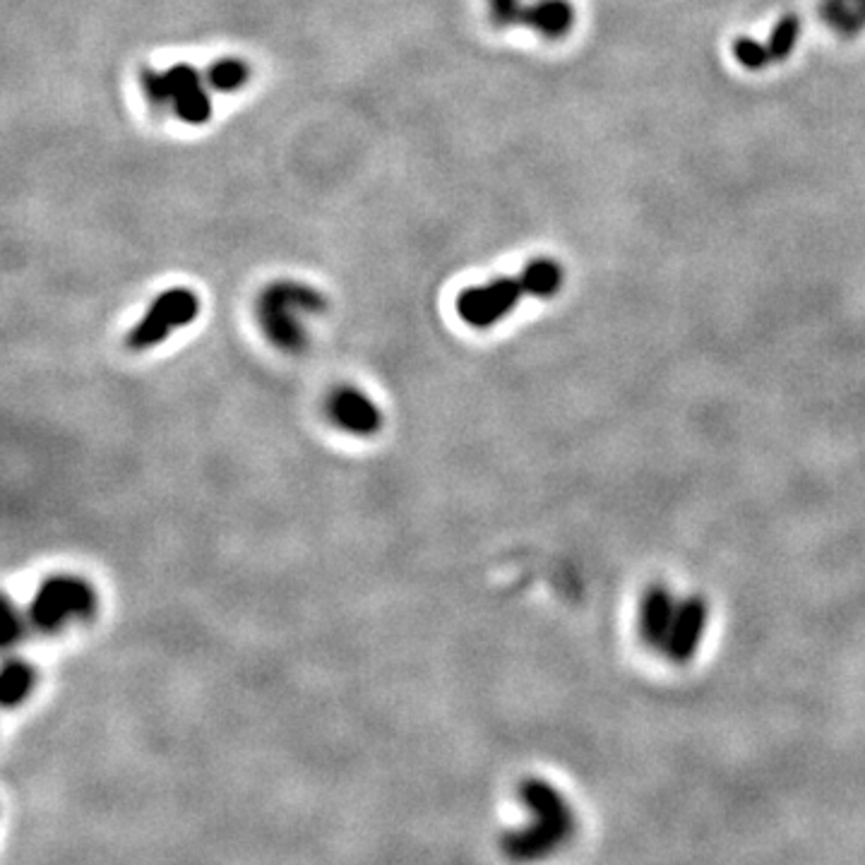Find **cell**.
<instances>
[{
	"label": "cell",
	"instance_id": "6da1fadb",
	"mask_svg": "<svg viewBox=\"0 0 865 865\" xmlns=\"http://www.w3.org/2000/svg\"><path fill=\"white\" fill-rule=\"evenodd\" d=\"M565 270L553 258H536L514 277H498L486 284L465 289L457 296V315L477 330L493 327L506 320L524 299H551L563 289Z\"/></svg>",
	"mask_w": 865,
	"mask_h": 865
},
{
	"label": "cell",
	"instance_id": "7a4b0ae2",
	"mask_svg": "<svg viewBox=\"0 0 865 865\" xmlns=\"http://www.w3.org/2000/svg\"><path fill=\"white\" fill-rule=\"evenodd\" d=\"M327 299L311 284L296 279H279L262 289L256 303L260 330L274 348L284 354H301L309 344L305 317L325 313Z\"/></svg>",
	"mask_w": 865,
	"mask_h": 865
},
{
	"label": "cell",
	"instance_id": "3957f363",
	"mask_svg": "<svg viewBox=\"0 0 865 865\" xmlns=\"http://www.w3.org/2000/svg\"><path fill=\"white\" fill-rule=\"evenodd\" d=\"M520 796L529 813L534 815L532 825L514 830L502 836V848L514 861H534L549 856L575 830V817L563 793L543 779H527L520 786Z\"/></svg>",
	"mask_w": 865,
	"mask_h": 865
},
{
	"label": "cell",
	"instance_id": "277c9868",
	"mask_svg": "<svg viewBox=\"0 0 865 865\" xmlns=\"http://www.w3.org/2000/svg\"><path fill=\"white\" fill-rule=\"evenodd\" d=\"M143 87L147 100L157 108H171L174 116L186 125H205L212 118V96L205 73L188 63H176L166 70H143Z\"/></svg>",
	"mask_w": 865,
	"mask_h": 865
},
{
	"label": "cell",
	"instance_id": "5b68a950",
	"mask_svg": "<svg viewBox=\"0 0 865 865\" xmlns=\"http://www.w3.org/2000/svg\"><path fill=\"white\" fill-rule=\"evenodd\" d=\"M96 611L92 584L73 575H53L39 584L30 606V621L39 633H61L65 625L87 621Z\"/></svg>",
	"mask_w": 865,
	"mask_h": 865
},
{
	"label": "cell",
	"instance_id": "8992f818",
	"mask_svg": "<svg viewBox=\"0 0 865 865\" xmlns=\"http://www.w3.org/2000/svg\"><path fill=\"white\" fill-rule=\"evenodd\" d=\"M200 315V296L192 289L174 286L166 289L149 303L143 320L131 330L128 346L133 352H147V348L159 346L164 340L180 327L195 323Z\"/></svg>",
	"mask_w": 865,
	"mask_h": 865
},
{
	"label": "cell",
	"instance_id": "52a82bcc",
	"mask_svg": "<svg viewBox=\"0 0 865 865\" xmlns=\"http://www.w3.org/2000/svg\"><path fill=\"white\" fill-rule=\"evenodd\" d=\"M799 39H801V20L799 15L789 12V15H784L774 24V30L770 32V37H767V41L738 37V41L733 44V55L743 67L762 70L767 65L791 59V53L799 46Z\"/></svg>",
	"mask_w": 865,
	"mask_h": 865
},
{
	"label": "cell",
	"instance_id": "ba28073f",
	"mask_svg": "<svg viewBox=\"0 0 865 865\" xmlns=\"http://www.w3.org/2000/svg\"><path fill=\"white\" fill-rule=\"evenodd\" d=\"M707 616H709V608L702 596H690L686 602L678 604L671 635H668V642L664 647L668 661L688 664L695 659V654L700 649L705 637Z\"/></svg>",
	"mask_w": 865,
	"mask_h": 865
},
{
	"label": "cell",
	"instance_id": "9c48e42d",
	"mask_svg": "<svg viewBox=\"0 0 865 865\" xmlns=\"http://www.w3.org/2000/svg\"><path fill=\"white\" fill-rule=\"evenodd\" d=\"M330 418L334 426L352 433V436H373L383 426L381 409L375 402L356 387L334 389L327 404Z\"/></svg>",
	"mask_w": 865,
	"mask_h": 865
},
{
	"label": "cell",
	"instance_id": "30bf717a",
	"mask_svg": "<svg viewBox=\"0 0 865 865\" xmlns=\"http://www.w3.org/2000/svg\"><path fill=\"white\" fill-rule=\"evenodd\" d=\"M676 613H678L676 596L668 592L664 584H654V587L647 590L645 602H642L639 633L649 649L664 652L668 635H671Z\"/></svg>",
	"mask_w": 865,
	"mask_h": 865
},
{
	"label": "cell",
	"instance_id": "8fae6325",
	"mask_svg": "<svg viewBox=\"0 0 865 865\" xmlns=\"http://www.w3.org/2000/svg\"><path fill=\"white\" fill-rule=\"evenodd\" d=\"M577 12L572 0H529L520 12L518 27H527L539 37L555 41L572 32Z\"/></svg>",
	"mask_w": 865,
	"mask_h": 865
},
{
	"label": "cell",
	"instance_id": "7c38bea8",
	"mask_svg": "<svg viewBox=\"0 0 865 865\" xmlns=\"http://www.w3.org/2000/svg\"><path fill=\"white\" fill-rule=\"evenodd\" d=\"M822 20L836 34L856 37L865 30V0H822Z\"/></svg>",
	"mask_w": 865,
	"mask_h": 865
},
{
	"label": "cell",
	"instance_id": "4fadbf2b",
	"mask_svg": "<svg viewBox=\"0 0 865 865\" xmlns=\"http://www.w3.org/2000/svg\"><path fill=\"white\" fill-rule=\"evenodd\" d=\"M34 668L20 661V659H10L3 666V676H0V697H3V707L12 709L22 705L30 692L34 690Z\"/></svg>",
	"mask_w": 865,
	"mask_h": 865
},
{
	"label": "cell",
	"instance_id": "5bb4252c",
	"mask_svg": "<svg viewBox=\"0 0 865 865\" xmlns=\"http://www.w3.org/2000/svg\"><path fill=\"white\" fill-rule=\"evenodd\" d=\"M205 80L215 92H239L250 82V65L236 55H227L205 70Z\"/></svg>",
	"mask_w": 865,
	"mask_h": 865
},
{
	"label": "cell",
	"instance_id": "9a60e30c",
	"mask_svg": "<svg viewBox=\"0 0 865 865\" xmlns=\"http://www.w3.org/2000/svg\"><path fill=\"white\" fill-rule=\"evenodd\" d=\"M529 3V0H488V10H491V20L496 27H518L520 12Z\"/></svg>",
	"mask_w": 865,
	"mask_h": 865
},
{
	"label": "cell",
	"instance_id": "2e32d148",
	"mask_svg": "<svg viewBox=\"0 0 865 865\" xmlns=\"http://www.w3.org/2000/svg\"><path fill=\"white\" fill-rule=\"evenodd\" d=\"M3 611H6V616H3V645L12 647L22 637V621L18 616V611L12 608L10 598H6Z\"/></svg>",
	"mask_w": 865,
	"mask_h": 865
}]
</instances>
